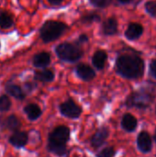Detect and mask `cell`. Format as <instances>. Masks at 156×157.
Here are the masks:
<instances>
[{"label": "cell", "instance_id": "6da1fadb", "mask_svg": "<svg viewBox=\"0 0 156 157\" xmlns=\"http://www.w3.org/2000/svg\"><path fill=\"white\" fill-rule=\"evenodd\" d=\"M116 67L120 75L130 79L139 78L144 72L143 61L135 55L120 56L117 60Z\"/></svg>", "mask_w": 156, "mask_h": 157}, {"label": "cell", "instance_id": "7a4b0ae2", "mask_svg": "<svg viewBox=\"0 0 156 157\" xmlns=\"http://www.w3.org/2000/svg\"><path fill=\"white\" fill-rule=\"evenodd\" d=\"M70 132L69 129L65 126L57 127L50 135L49 137V149L51 152L58 155H63L65 154L66 147L65 144L69 140Z\"/></svg>", "mask_w": 156, "mask_h": 157}, {"label": "cell", "instance_id": "3957f363", "mask_svg": "<svg viewBox=\"0 0 156 157\" xmlns=\"http://www.w3.org/2000/svg\"><path fill=\"white\" fill-rule=\"evenodd\" d=\"M67 29V26L63 22L49 20L43 24L40 29V37L44 42H50L57 40Z\"/></svg>", "mask_w": 156, "mask_h": 157}, {"label": "cell", "instance_id": "277c9868", "mask_svg": "<svg viewBox=\"0 0 156 157\" xmlns=\"http://www.w3.org/2000/svg\"><path fill=\"white\" fill-rule=\"evenodd\" d=\"M56 53L60 59L67 62H75L83 55L82 50L78 46L72 43L60 44L56 47Z\"/></svg>", "mask_w": 156, "mask_h": 157}, {"label": "cell", "instance_id": "5b68a950", "mask_svg": "<svg viewBox=\"0 0 156 157\" xmlns=\"http://www.w3.org/2000/svg\"><path fill=\"white\" fill-rule=\"evenodd\" d=\"M152 101V98L149 94L143 92H137L131 95L127 100V105L129 107H135L139 109L147 108Z\"/></svg>", "mask_w": 156, "mask_h": 157}, {"label": "cell", "instance_id": "8992f818", "mask_svg": "<svg viewBox=\"0 0 156 157\" xmlns=\"http://www.w3.org/2000/svg\"><path fill=\"white\" fill-rule=\"evenodd\" d=\"M60 111L63 116L71 119L78 118L82 112L80 107L76 105L73 100H67L66 102L63 103L60 106Z\"/></svg>", "mask_w": 156, "mask_h": 157}, {"label": "cell", "instance_id": "52a82bcc", "mask_svg": "<svg viewBox=\"0 0 156 157\" xmlns=\"http://www.w3.org/2000/svg\"><path fill=\"white\" fill-rule=\"evenodd\" d=\"M138 147L139 149L143 153H148L152 149V140L149 135V133L143 132L139 134L138 140H137Z\"/></svg>", "mask_w": 156, "mask_h": 157}, {"label": "cell", "instance_id": "ba28073f", "mask_svg": "<svg viewBox=\"0 0 156 157\" xmlns=\"http://www.w3.org/2000/svg\"><path fill=\"white\" fill-rule=\"evenodd\" d=\"M76 73L80 78H82L83 80H86V81L92 80L96 75L95 71L90 66H88L87 64H84V63L79 64L76 67Z\"/></svg>", "mask_w": 156, "mask_h": 157}, {"label": "cell", "instance_id": "9c48e42d", "mask_svg": "<svg viewBox=\"0 0 156 157\" xmlns=\"http://www.w3.org/2000/svg\"><path fill=\"white\" fill-rule=\"evenodd\" d=\"M143 32V28L142 25L138 23H132L128 27L125 35L129 40H137L142 36Z\"/></svg>", "mask_w": 156, "mask_h": 157}, {"label": "cell", "instance_id": "30bf717a", "mask_svg": "<svg viewBox=\"0 0 156 157\" xmlns=\"http://www.w3.org/2000/svg\"><path fill=\"white\" fill-rule=\"evenodd\" d=\"M108 130L107 128L99 129L92 138V141H91L92 145L94 147L101 146L104 144V142L106 141V139L108 138Z\"/></svg>", "mask_w": 156, "mask_h": 157}, {"label": "cell", "instance_id": "8fae6325", "mask_svg": "<svg viewBox=\"0 0 156 157\" xmlns=\"http://www.w3.org/2000/svg\"><path fill=\"white\" fill-rule=\"evenodd\" d=\"M9 142L16 147H22L28 142V134L23 132H17L10 137Z\"/></svg>", "mask_w": 156, "mask_h": 157}, {"label": "cell", "instance_id": "7c38bea8", "mask_svg": "<svg viewBox=\"0 0 156 157\" xmlns=\"http://www.w3.org/2000/svg\"><path fill=\"white\" fill-rule=\"evenodd\" d=\"M107 59H108V55L105 51H97L95 52V54L93 56V59H92L93 64L95 65V67L97 69L101 70L104 68Z\"/></svg>", "mask_w": 156, "mask_h": 157}, {"label": "cell", "instance_id": "4fadbf2b", "mask_svg": "<svg viewBox=\"0 0 156 157\" xmlns=\"http://www.w3.org/2000/svg\"><path fill=\"white\" fill-rule=\"evenodd\" d=\"M51 63V56L48 52H40L34 56L33 64L36 67H46Z\"/></svg>", "mask_w": 156, "mask_h": 157}, {"label": "cell", "instance_id": "5bb4252c", "mask_svg": "<svg viewBox=\"0 0 156 157\" xmlns=\"http://www.w3.org/2000/svg\"><path fill=\"white\" fill-rule=\"evenodd\" d=\"M102 28L106 35H114L118 31V22L115 18L109 17L103 23Z\"/></svg>", "mask_w": 156, "mask_h": 157}, {"label": "cell", "instance_id": "9a60e30c", "mask_svg": "<svg viewBox=\"0 0 156 157\" xmlns=\"http://www.w3.org/2000/svg\"><path fill=\"white\" fill-rule=\"evenodd\" d=\"M122 127L127 132H133L137 127V120L131 114L124 115L122 119Z\"/></svg>", "mask_w": 156, "mask_h": 157}, {"label": "cell", "instance_id": "2e32d148", "mask_svg": "<svg viewBox=\"0 0 156 157\" xmlns=\"http://www.w3.org/2000/svg\"><path fill=\"white\" fill-rule=\"evenodd\" d=\"M25 112H26L27 116L29 117V119L31 121L37 120L41 115V110H40V107L36 104H29V105L26 106Z\"/></svg>", "mask_w": 156, "mask_h": 157}, {"label": "cell", "instance_id": "e0dca14e", "mask_svg": "<svg viewBox=\"0 0 156 157\" xmlns=\"http://www.w3.org/2000/svg\"><path fill=\"white\" fill-rule=\"evenodd\" d=\"M35 79L41 82H51L54 79V74L51 70H43L35 74Z\"/></svg>", "mask_w": 156, "mask_h": 157}, {"label": "cell", "instance_id": "ac0fdd59", "mask_svg": "<svg viewBox=\"0 0 156 157\" xmlns=\"http://www.w3.org/2000/svg\"><path fill=\"white\" fill-rule=\"evenodd\" d=\"M13 25V18L11 16L5 12V11H0V26L3 29H8Z\"/></svg>", "mask_w": 156, "mask_h": 157}, {"label": "cell", "instance_id": "d6986e66", "mask_svg": "<svg viewBox=\"0 0 156 157\" xmlns=\"http://www.w3.org/2000/svg\"><path fill=\"white\" fill-rule=\"evenodd\" d=\"M6 91L14 98L17 99H23L25 98V94L23 93L22 89L15 85H10L6 87Z\"/></svg>", "mask_w": 156, "mask_h": 157}, {"label": "cell", "instance_id": "ffe728a7", "mask_svg": "<svg viewBox=\"0 0 156 157\" xmlns=\"http://www.w3.org/2000/svg\"><path fill=\"white\" fill-rule=\"evenodd\" d=\"M6 126L11 131H17L20 127V123H19V121L17 120V118L16 116L12 115V116H9L7 118Z\"/></svg>", "mask_w": 156, "mask_h": 157}, {"label": "cell", "instance_id": "44dd1931", "mask_svg": "<svg viewBox=\"0 0 156 157\" xmlns=\"http://www.w3.org/2000/svg\"><path fill=\"white\" fill-rule=\"evenodd\" d=\"M11 102L8 97L2 96L0 97V111H6L10 109Z\"/></svg>", "mask_w": 156, "mask_h": 157}, {"label": "cell", "instance_id": "7402d4cb", "mask_svg": "<svg viewBox=\"0 0 156 157\" xmlns=\"http://www.w3.org/2000/svg\"><path fill=\"white\" fill-rule=\"evenodd\" d=\"M146 11L152 16V17H156V3L154 1H149L145 5Z\"/></svg>", "mask_w": 156, "mask_h": 157}, {"label": "cell", "instance_id": "603a6c76", "mask_svg": "<svg viewBox=\"0 0 156 157\" xmlns=\"http://www.w3.org/2000/svg\"><path fill=\"white\" fill-rule=\"evenodd\" d=\"M100 17L97 14H95V13H92V14H88V15H86L83 18H82V21L84 23H92L93 21H96V20H99Z\"/></svg>", "mask_w": 156, "mask_h": 157}, {"label": "cell", "instance_id": "cb8c5ba5", "mask_svg": "<svg viewBox=\"0 0 156 157\" xmlns=\"http://www.w3.org/2000/svg\"><path fill=\"white\" fill-rule=\"evenodd\" d=\"M111 1L112 0H90V2L94 6L98 7H106L111 3Z\"/></svg>", "mask_w": 156, "mask_h": 157}, {"label": "cell", "instance_id": "d4e9b609", "mask_svg": "<svg viewBox=\"0 0 156 157\" xmlns=\"http://www.w3.org/2000/svg\"><path fill=\"white\" fill-rule=\"evenodd\" d=\"M113 155H114V149L111 147H108V148H105L104 150H102L97 155V157H112Z\"/></svg>", "mask_w": 156, "mask_h": 157}, {"label": "cell", "instance_id": "484cf974", "mask_svg": "<svg viewBox=\"0 0 156 157\" xmlns=\"http://www.w3.org/2000/svg\"><path fill=\"white\" fill-rule=\"evenodd\" d=\"M150 68H151V72L153 74V75L156 78V59L152 61L151 63V65H150Z\"/></svg>", "mask_w": 156, "mask_h": 157}, {"label": "cell", "instance_id": "4316f807", "mask_svg": "<svg viewBox=\"0 0 156 157\" xmlns=\"http://www.w3.org/2000/svg\"><path fill=\"white\" fill-rule=\"evenodd\" d=\"M48 1L53 6H58V5H60V4H62L63 2V0H48Z\"/></svg>", "mask_w": 156, "mask_h": 157}, {"label": "cell", "instance_id": "83f0119b", "mask_svg": "<svg viewBox=\"0 0 156 157\" xmlns=\"http://www.w3.org/2000/svg\"><path fill=\"white\" fill-rule=\"evenodd\" d=\"M79 40H80V41H82V42H84V41H87V37H86V35L80 36V38H79Z\"/></svg>", "mask_w": 156, "mask_h": 157}, {"label": "cell", "instance_id": "f1b7e54d", "mask_svg": "<svg viewBox=\"0 0 156 157\" xmlns=\"http://www.w3.org/2000/svg\"><path fill=\"white\" fill-rule=\"evenodd\" d=\"M120 3H123V4H127V3H130V2H131L132 0H119Z\"/></svg>", "mask_w": 156, "mask_h": 157}, {"label": "cell", "instance_id": "f546056e", "mask_svg": "<svg viewBox=\"0 0 156 157\" xmlns=\"http://www.w3.org/2000/svg\"><path fill=\"white\" fill-rule=\"evenodd\" d=\"M154 140H155V142H156V132H155V135H154Z\"/></svg>", "mask_w": 156, "mask_h": 157}]
</instances>
